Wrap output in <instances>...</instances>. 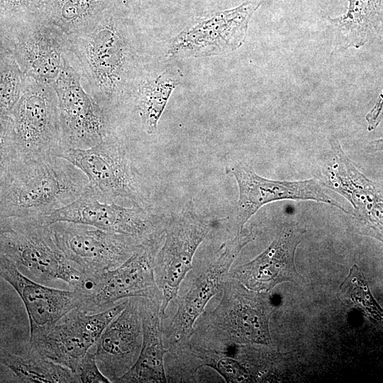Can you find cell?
Segmentation results:
<instances>
[{"label": "cell", "mask_w": 383, "mask_h": 383, "mask_svg": "<svg viewBox=\"0 0 383 383\" xmlns=\"http://www.w3.org/2000/svg\"><path fill=\"white\" fill-rule=\"evenodd\" d=\"M226 172L235 178L238 186L236 218L240 231L262 206L280 200H311L348 213L326 193L323 183L316 178L292 182L269 179L258 175L251 166L243 163L235 164L227 168Z\"/></svg>", "instance_id": "cell-15"}, {"label": "cell", "mask_w": 383, "mask_h": 383, "mask_svg": "<svg viewBox=\"0 0 383 383\" xmlns=\"http://www.w3.org/2000/svg\"><path fill=\"white\" fill-rule=\"evenodd\" d=\"M2 365L10 369L21 382H79L71 370L48 360L29 343L20 352L1 348Z\"/></svg>", "instance_id": "cell-23"}, {"label": "cell", "mask_w": 383, "mask_h": 383, "mask_svg": "<svg viewBox=\"0 0 383 383\" xmlns=\"http://www.w3.org/2000/svg\"><path fill=\"white\" fill-rule=\"evenodd\" d=\"M50 228L58 248L86 277V281L118 267L147 243L131 235L69 221L54 223Z\"/></svg>", "instance_id": "cell-8"}, {"label": "cell", "mask_w": 383, "mask_h": 383, "mask_svg": "<svg viewBox=\"0 0 383 383\" xmlns=\"http://www.w3.org/2000/svg\"><path fill=\"white\" fill-rule=\"evenodd\" d=\"M46 0H0V28L29 21L40 13Z\"/></svg>", "instance_id": "cell-28"}, {"label": "cell", "mask_w": 383, "mask_h": 383, "mask_svg": "<svg viewBox=\"0 0 383 383\" xmlns=\"http://www.w3.org/2000/svg\"><path fill=\"white\" fill-rule=\"evenodd\" d=\"M42 221L47 225L58 221L89 225L131 235L143 242L157 238L160 223L157 216L142 207H125L102 200L90 184L75 201Z\"/></svg>", "instance_id": "cell-12"}, {"label": "cell", "mask_w": 383, "mask_h": 383, "mask_svg": "<svg viewBox=\"0 0 383 383\" xmlns=\"http://www.w3.org/2000/svg\"><path fill=\"white\" fill-rule=\"evenodd\" d=\"M156 239L143 244L118 267L101 272L87 280L77 289L80 296L79 308L87 313L108 310L120 300L131 298L158 299L161 292L157 284L154 260Z\"/></svg>", "instance_id": "cell-6"}, {"label": "cell", "mask_w": 383, "mask_h": 383, "mask_svg": "<svg viewBox=\"0 0 383 383\" xmlns=\"http://www.w3.org/2000/svg\"><path fill=\"white\" fill-rule=\"evenodd\" d=\"M173 74L165 71L143 79L138 84L137 105L143 131L154 133L168 99L177 84Z\"/></svg>", "instance_id": "cell-25"}, {"label": "cell", "mask_w": 383, "mask_h": 383, "mask_svg": "<svg viewBox=\"0 0 383 383\" xmlns=\"http://www.w3.org/2000/svg\"><path fill=\"white\" fill-rule=\"evenodd\" d=\"M377 106L383 108V91L379 94V97L377 98V100L375 103Z\"/></svg>", "instance_id": "cell-32"}, {"label": "cell", "mask_w": 383, "mask_h": 383, "mask_svg": "<svg viewBox=\"0 0 383 383\" xmlns=\"http://www.w3.org/2000/svg\"><path fill=\"white\" fill-rule=\"evenodd\" d=\"M63 57L61 71L52 84L58 101L61 148L87 149L113 131L112 121L86 92L81 84L82 74Z\"/></svg>", "instance_id": "cell-7"}, {"label": "cell", "mask_w": 383, "mask_h": 383, "mask_svg": "<svg viewBox=\"0 0 383 383\" xmlns=\"http://www.w3.org/2000/svg\"><path fill=\"white\" fill-rule=\"evenodd\" d=\"M115 0H46L38 14L67 36L95 21Z\"/></svg>", "instance_id": "cell-24"}, {"label": "cell", "mask_w": 383, "mask_h": 383, "mask_svg": "<svg viewBox=\"0 0 383 383\" xmlns=\"http://www.w3.org/2000/svg\"><path fill=\"white\" fill-rule=\"evenodd\" d=\"M241 284L228 287L220 304L219 328L231 338L243 343H270L267 305L260 297Z\"/></svg>", "instance_id": "cell-20"}, {"label": "cell", "mask_w": 383, "mask_h": 383, "mask_svg": "<svg viewBox=\"0 0 383 383\" xmlns=\"http://www.w3.org/2000/svg\"><path fill=\"white\" fill-rule=\"evenodd\" d=\"M140 298L127 299L125 308L109 323L96 343V360L114 382L136 361L142 345Z\"/></svg>", "instance_id": "cell-19"}, {"label": "cell", "mask_w": 383, "mask_h": 383, "mask_svg": "<svg viewBox=\"0 0 383 383\" xmlns=\"http://www.w3.org/2000/svg\"><path fill=\"white\" fill-rule=\"evenodd\" d=\"M0 274L24 304L29 320L30 338L52 327L79 306L80 296L77 289L62 290L36 282L3 257H0Z\"/></svg>", "instance_id": "cell-17"}, {"label": "cell", "mask_w": 383, "mask_h": 383, "mask_svg": "<svg viewBox=\"0 0 383 383\" xmlns=\"http://www.w3.org/2000/svg\"><path fill=\"white\" fill-rule=\"evenodd\" d=\"M305 229L299 224L284 226L272 243L260 255L235 270L234 277L250 290H271L283 282L299 278L295 265V252Z\"/></svg>", "instance_id": "cell-18"}, {"label": "cell", "mask_w": 383, "mask_h": 383, "mask_svg": "<svg viewBox=\"0 0 383 383\" xmlns=\"http://www.w3.org/2000/svg\"><path fill=\"white\" fill-rule=\"evenodd\" d=\"M262 0L215 12L182 31L172 41L168 56L207 57L233 52L243 43L249 21Z\"/></svg>", "instance_id": "cell-13"}, {"label": "cell", "mask_w": 383, "mask_h": 383, "mask_svg": "<svg viewBox=\"0 0 383 383\" xmlns=\"http://www.w3.org/2000/svg\"><path fill=\"white\" fill-rule=\"evenodd\" d=\"M119 0L95 21L69 35L70 56L85 78L90 95L112 121L133 91L138 56Z\"/></svg>", "instance_id": "cell-1"}, {"label": "cell", "mask_w": 383, "mask_h": 383, "mask_svg": "<svg viewBox=\"0 0 383 383\" xmlns=\"http://www.w3.org/2000/svg\"><path fill=\"white\" fill-rule=\"evenodd\" d=\"M341 287L352 301L373 321L383 328V309L372 296L366 280L359 268L354 265Z\"/></svg>", "instance_id": "cell-27"}, {"label": "cell", "mask_w": 383, "mask_h": 383, "mask_svg": "<svg viewBox=\"0 0 383 383\" xmlns=\"http://www.w3.org/2000/svg\"><path fill=\"white\" fill-rule=\"evenodd\" d=\"M227 382H239L247 378L245 369L235 360L226 357L210 363Z\"/></svg>", "instance_id": "cell-30"}, {"label": "cell", "mask_w": 383, "mask_h": 383, "mask_svg": "<svg viewBox=\"0 0 383 383\" xmlns=\"http://www.w3.org/2000/svg\"><path fill=\"white\" fill-rule=\"evenodd\" d=\"M160 301L140 298L143 339L135 363L115 382H166L164 357L167 353L160 313Z\"/></svg>", "instance_id": "cell-21"}, {"label": "cell", "mask_w": 383, "mask_h": 383, "mask_svg": "<svg viewBox=\"0 0 383 383\" xmlns=\"http://www.w3.org/2000/svg\"><path fill=\"white\" fill-rule=\"evenodd\" d=\"M328 140L333 157L323 184L350 203L351 214L364 233L383 242V192L379 183L357 170L335 137Z\"/></svg>", "instance_id": "cell-14"}, {"label": "cell", "mask_w": 383, "mask_h": 383, "mask_svg": "<svg viewBox=\"0 0 383 383\" xmlns=\"http://www.w3.org/2000/svg\"><path fill=\"white\" fill-rule=\"evenodd\" d=\"M126 304L127 299L96 313L75 308L28 343L45 357L75 373L80 360Z\"/></svg>", "instance_id": "cell-11"}, {"label": "cell", "mask_w": 383, "mask_h": 383, "mask_svg": "<svg viewBox=\"0 0 383 383\" xmlns=\"http://www.w3.org/2000/svg\"><path fill=\"white\" fill-rule=\"evenodd\" d=\"M0 220V257L40 284L62 282L72 289L82 287L86 277L60 250L50 225L31 218Z\"/></svg>", "instance_id": "cell-4"}, {"label": "cell", "mask_w": 383, "mask_h": 383, "mask_svg": "<svg viewBox=\"0 0 383 383\" xmlns=\"http://www.w3.org/2000/svg\"><path fill=\"white\" fill-rule=\"evenodd\" d=\"M61 148L58 101L51 84L27 77L23 93L1 118L0 165L55 155Z\"/></svg>", "instance_id": "cell-3"}, {"label": "cell", "mask_w": 383, "mask_h": 383, "mask_svg": "<svg viewBox=\"0 0 383 383\" xmlns=\"http://www.w3.org/2000/svg\"><path fill=\"white\" fill-rule=\"evenodd\" d=\"M380 187L383 192V182L379 183Z\"/></svg>", "instance_id": "cell-33"}, {"label": "cell", "mask_w": 383, "mask_h": 383, "mask_svg": "<svg viewBox=\"0 0 383 383\" xmlns=\"http://www.w3.org/2000/svg\"><path fill=\"white\" fill-rule=\"evenodd\" d=\"M57 156L81 170L104 201L126 199L142 208L147 201L146 189L127 145L116 131L90 148H61Z\"/></svg>", "instance_id": "cell-5"}, {"label": "cell", "mask_w": 383, "mask_h": 383, "mask_svg": "<svg viewBox=\"0 0 383 383\" xmlns=\"http://www.w3.org/2000/svg\"><path fill=\"white\" fill-rule=\"evenodd\" d=\"M209 230V223L196 214L192 201L169 228L154 260L155 279L162 294L161 316L177 296L181 282L192 268L195 252Z\"/></svg>", "instance_id": "cell-10"}, {"label": "cell", "mask_w": 383, "mask_h": 383, "mask_svg": "<svg viewBox=\"0 0 383 383\" xmlns=\"http://www.w3.org/2000/svg\"><path fill=\"white\" fill-rule=\"evenodd\" d=\"M253 237L252 232L243 233L240 231L223 245L219 255L196 277L189 291L180 298L177 312L167 328L171 338L182 341L191 337L196 318L216 294L223 276L238 254Z\"/></svg>", "instance_id": "cell-16"}, {"label": "cell", "mask_w": 383, "mask_h": 383, "mask_svg": "<svg viewBox=\"0 0 383 383\" xmlns=\"http://www.w3.org/2000/svg\"><path fill=\"white\" fill-rule=\"evenodd\" d=\"M0 53V114L3 118L21 97L27 77L10 50L1 47Z\"/></svg>", "instance_id": "cell-26"}, {"label": "cell", "mask_w": 383, "mask_h": 383, "mask_svg": "<svg viewBox=\"0 0 383 383\" xmlns=\"http://www.w3.org/2000/svg\"><path fill=\"white\" fill-rule=\"evenodd\" d=\"M0 168V219L43 220L75 201L89 184L81 170L55 155Z\"/></svg>", "instance_id": "cell-2"}, {"label": "cell", "mask_w": 383, "mask_h": 383, "mask_svg": "<svg viewBox=\"0 0 383 383\" xmlns=\"http://www.w3.org/2000/svg\"><path fill=\"white\" fill-rule=\"evenodd\" d=\"M0 30V47L12 52L26 77L52 84L61 71L64 55L70 54L68 36L39 15Z\"/></svg>", "instance_id": "cell-9"}, {"label": "cell", "mask_w": 383, "mask_h": 383, "mask_svg": "<svg viewBox=\"0 0 383 383\" xmlns=\"http://www.w3.org/2000/svg\"><path fill=\"white\" fill-rule=\"evenodd\" d=\"M348 1L345 14L328 18L334 34V51L359 48L383 28V0Z\"/></svg>", "instance_id": "cell-22"}, {"label": "cell", "mask_w": 383, "mask_h": 383, "mask_svg": "<svg viewBox=\"0 0 383 383\" xmlns=\"http://www.w3.org/2000/svg\"><path fill=\"white\" fill-rule=\"evenodd\" d=\"M96 357L94 353L89 350L80 360L76 370L79 382L82 383H107L111 382L110 379L104 375L96 365Z\"/></svg>", "instance_id": "cell-29"}, {"label": "cell", "mask_w": 383, "mask_h": 383, "mask_svg": "<svg viewBox=\"0 0 383 383\" xmlns=\"http://www.w3.org/2000/svg\"><path fill=\"white\" fill-rule=\"evenodd\" d=\"M368 152H380L383 151V138L373 140L370 142L367 146Z\"/></svg>", "instance_id": "cell-31"}]
</instances>
